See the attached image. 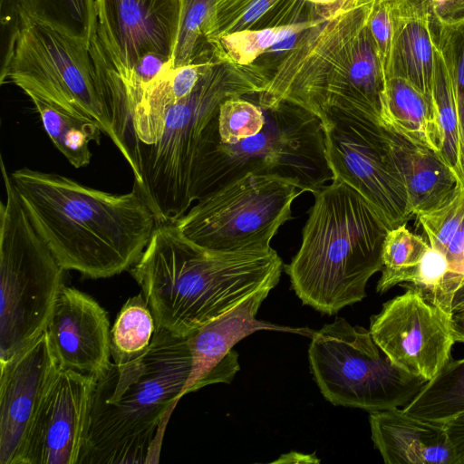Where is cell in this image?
I'll return each instance as SVG.
<instances>
[{
	"mask_svg": "<svg viewBox=\"0 0 464 464\" xmlns=\"http://www.w3.org/2000/svg\"><path fill=\"white\" fill-rule=\"evenodd\" d=\"M91 43L20 15L11 30L0 83L10 82L73 115L92 120L117 146Z\"/></svg>",
	"mask_w": 464,
	"mask_h": 464,
	"instance_id": "9c48e42d",
	"label": "cell"
},
{
	"mask_svg": "<svg viewBox=\"0 0 464 464\" xmlns=\"http://www.w3.org/2000/svg\"><path fill=\"white\" fill-rule=\"evenodd\" d=\"M5 200L0 204V364L46 329L63 272L33 226L1 159Z\"/></svg>",
	"mask_w": 464,
	"mask_h": 464,
	"instance_id": "52a82bcc",
	"label": "cell"
},
{
	"mask_svg": "<svg viewBox=\"0 0 464 464\" xmlns=\"http://www.w3.org/2000/svg\"><path fill=\"white\" fill-rule=\"evenodd\" d=\"M320 16L263 29H244L227 34L208 44L210 58L240 65L254 63L258 56L316 25Z\"/></svg>",
	"mask_w": 464,
	"mask_h": 464,
	"instance_id": "cb8c5ba5",
	"label": "cell"
},
{
	"mask_svg": "<svg viewBox=\"0 0 464 464\" xmlns=\"http://www.w3.org/2000/svg\"><path fill=\"white\" fill-rule=\"evenodd\" d=\"M314 195L300 248L285 269L304 304L333 315L366 296L369 279L382 270L389 228L339 178Z\"/></svg>",
	"mask_w": 464,
	"mask_h": 464,
	"instance_id": "277c9868",
	"label": "cell"
},
{
	"mask_svg": "<svg viewBox=\"0 0 464 464\" xmlns=\"http://www.w3.org/2000/svg\"><path fill=\"white\" fill-rule=\"evenodd\" d=\"M1 23L11 30L18 21L17 0H0Z\"/></svg>",
	"mask_w": 464,
	"mask_h": 464,
	"instance_id": "f35d334b",
	"label": "cell"
},
{
	"mask_svg": "<svg viewBox=\"0 0 464 464\" xmlns=\"http://www.w3.org/2000/svg\"><path fill=\"white\" fill-rule=\"evenodd\" d=\"M282 269L273 248L213 252L188 239L175 223H160L130 272L156 327L188 337L255 292L273 289Z\"/></svg>",
	"mask_w": 464,
	"mask_h": 464,
	"instance_id": "7a4b0ae2",
	"label": "cell"
},
{
	"mask_svg": "<svg viewBox=\"0 0 464 464\" xmlns=\"http://www.w3.org/2000/svg\"><path fill=\"white\" fill-rule=\"evenodd\" d=\"M0 368V463L19 464L34 417L61 369L47 330Z\"/></svg>",
	"mask_w": 464,
	"mask_h": 464,
	"instance_id": "2e32d148",
	"label": "cell"
},
{
	"mask_svg": "<svg viewBox=\"0 0 464 464\" xmlns=\"http://www.w3.org/2000/svg\"><path fill=\"white\" fill-rule=\"evenodd\" d=\"M432 30L454 92L459 130L460 168L464 182V22L449 26L432 24Z\"/></svg>",
	"mask_w": 464,
	"mask_h": 464,
	"instance_id": "4dcf8cb0",
	"label": "cell"
},
{
	"mask_svg": "<svg viewBox=\"0 0 464 464\" xmlns=\"http://www.w3.org/2000/svg\"><path fill=\"white\" fill-rule=\"evenodd\" d=\"M402 411L414 418L440 423L464 411V357H451Z\"/></svg>",
	"mask_w": 464,
	"mask_h": 464,
	"instance_id": "d4e9b609",
	"label": "cell"
},
{
	"mask_svg": "<svg viewBox=\"0 0 464 464\" xmlns=\"http://www.w3.org/2000/svg\"><path fill=\"white\" fill-rule=\"evenodd\" d=\"M304 192L295 180L247 173L200 198L175 224L209 251L269 250L280 227L292 218V203Z\"/></svg>",
	"mask_w": 464,
	"mask_h": 464,
	"instance_id": "8fae6325",
	"label": "cell"
},
{
	"mask_svg": "<svg viewBox=\"0 0 464 464\" xmlns=\"http://www.w3.org/2000/svg\"><path fill=\"white\" fill-rule=\"evenodd\" d=\"M371 8L372 1L321 10L320 22L298 36L263 91L256 94V102L273 108L288 102L321 121L333 110L363 114L353 80L352 50Z\"/></svg>",
	"mask_w": 464,
	"mask_h": 464,
	"instance_id": "ba28073f",
	"label": "cell"
},
{
	"mask_svg": "<svg viewBox=\"0 0 464 464\" xmlns=\"http://www.w3.org/2000/svg\"><path fill=\"white\" fill-rule=\"evenodd\" d=\"M382 126L395 130L417 144L440 151L433 102L402 78L386 79Z\"/></svg>",
	"mask_w": 464,
	"mask_h": 464,
	"instance_id": "7402d4cb",
	"label": "cell"
},
{
	"mask_svg": "<svg viewBox=\"0 0 464 464\" xmlns=\"http://www.w3.org/2000/svg\"><path fill=\"white\" fill-rule=\"evenodd\" d=\"M315 5L318 9H335L342 7L350 3L358 2L359 0H303ZM359 3V2H358Z\"/></svg>",
	"mask_w": 464,
	"mask_h": 464,
	"instance_id": "60d3db41",
	"label": "cell"
},
{
	"mask_svg": "<svg viewBox=\"0 0 464 464\" xmlns=\"http://www.w3.org/2000/svg\"><path fill=\"white\" fill-rule=\"evenodd\" d=\"M271 290L263 288L255 292L187 337L191 353V372L181 396L208 384L230 383L239 371L238 355L232 348L256 331L273 330L301 334L312 333L256 318L261 304Z\"/></svg>",
	"mask_w": 464,
	"mask_h": 464,
	"instance_id": "e0dca14e",
	"label": "cell"
},
{
	"mask_svg": "<svg viewBox=\"0 0 464 464\" xmlns=\"http://www.w3.org/2000/svg\"><path fill=\"white\" fill-rule=\"evenodd\" d=\"M333 178L354 188L389 229L414 215L383 126L354 111L333 110L322 121Z\"/></svg>",
	"mask_w": 464,
	"mask_h": 464,
	"instance_id": "7c38bea8",
	"label": "cell"
},
{
	"mask_svg": "<svg viewBox=\"0 0 464 464\" xmlns=\"http://www.w3.org/2000/svg\"><path fill=\"white\" fill-rule=\"evenodd\" d=\"M383 304L371 317L379 348L403 372L431 381L451 358L456 343L451 318L415 287Z\"/></svg>",
	"mask_w": 464,
	"mask_h": 464,
	"instance_id": "4fadbf2b",
	"label": "cell"
},
{
	"mask_svg": "<svg viewBox=\"0 0 464 464\" xmlns=\"http://www.w3.org/2000/svg\"><path fill=\"white\" fill-rule=\"evenodd\" d=\"M417 218L430 246L443 254L464 218V187L440 208Z\"/></svg>",
	"mask_w": 464,
	"mask_h": 464,
	"instance_id": "d6a6232c",
	"label": "cell"
},
{
	"mask_svg": "<svg viewBox=\"0 0 464 464\" xmlns=\"http://www.w3.org/2000/svg\"><path fill=\"white\" fill-rule=\"evenodd\" d=\"M429 246L422 237L410 231L406 224L389 229L382 245V276L376 291L383 294L397 285L411 284Z\"/></svg>",
	"mask_w": 464,
	"mask_h": 464,
	"instance_id": "4316f807",
	"label": "cell"
},
{
	"mask_svg": "<svg viewBox=\"0 0 464 464\" xmlns=\"http://www.w3.org/2000/svg\"><path fill=\"white\" fill-rule=\"evenodd\" d=\"M372 0H359V3H368ZM394 14L410 15V14H429L424 0H386Z\"/></svg>",
	"mask_w": 464,
	"mask_h": 464,
	"instance_id": "74e56055",
	"label": "cell"
},
{
	"mask_svg": "<svg viewBox=\"0 0 464 464\" xmlns=\"http://www.w3.org/2000/svg\"><path fill=\"white\" fill-rule=\"evenodd\" d=\"M96 379L61 368L30 426L19 464H78Z\"/></svg>",
	"mask_w": 464,
	"mask_h": 464,
	"instance_id": "5bb4252c",
	"label": "cell"
},
{
	"mask_svg": "<svg viewBox=\"0 0 464 464\" xmlns=\"http://www.w3.org/2000/svg\"><path fill=\"white\" fill-rule=\"evenodd\" d=\"M43 126L55 147L75 168L90 163V142L100 144L99 125L92 120L73 115L35 96H29Z\"/></svg>",
	"mask_w": 464,
	"mask_h": 464,
	"instance_id": "603a6c76",
	"label": "cell"
},
{
	"mask_svg": "<svg viewBox=\"0 0 464 464\" xmlns=\"http://www.w3.org/2000/svg\"><path fill=\"white\" fill-rule=\"evenodd\" d=\"M190 372L187 337L158 327L140 357L111 362L96 380L78 464L158 462L165 427Z\"/></svg>",
	"mask_w": 464,
	"mask_h": 464,
	"instance_id": "3957f363",
	"label": "cell"
},
{
	"mask_svg": "<svg viewBox=\"0 0 464 464\" xmlns=\"http://www.w3.org/2000/svg\"><path fill=\"white\" fill-rule=\"evenodd\" d=\"M431 23L455 25L464 22V0H424Z\"/></svg>",
	"mask_w": 464,
	"mask_h": 464,
	"instance_id": "e575fe53",
	"label": "cell"
},
{
	"mask_svg": "<svg viewBox=\"0 0 464 464\" xmlns=\"http://www.w3.org/2000/svg\"><path fill=\"white\" fill-rule=\"evenodd\" d=\"M281 0H256L229 26L227 33L250 29Z\"/></svg>",
	"mask_w": 464,
	"mask_h": 464,
	"instance_id": "d590c367",
	"label": "cell"
},
{
	"mask_svg": "<svg viewBox=\"0 0 464 464\" xmlns=\"http://www.w3.org/2000/svg\"><path fill=\"white\" fill-rule=\"evenodd\" d=\"M180 0H95L96 35L125 76L148 53L171 59Z\"/></svg>",
	"mask_w": 464,
	"mask_h": 464,
	"instance_id": "9a60e30c",
	"label": "cell"
},
{
	"mask_svg": "<svg viewBox=\"0 0 464 464\" xmlns=\"http://www.w3.org/2000/svg\"><path fill=\"white\" fill-rule=\"evenodd\" d=\"M311 372L336 406L382 411L408 404L428 382L395 366L370 330L338 317L311 335Z\"/></svg>",
	"mask_w": 464,
	"mask_h": 464,
	"instance_id": "30bf717a",
	"label": "cell"
},
{
	"mask_svg": "<svg viewBox=\"0 0 464 464\" xmlns=\"http://www.w3.org/2000/svg\"><path fill=\"white\" fill-rule=\"evenodd\" d=\"M372 440L387 464H456L444 423L392 408L369 412Z\"/></svg>",
	"mask_w": 464,
	"mask_h": 464,
	"instance_id": "d6986e66",
	"label": "cell"
},
{
	"mask_svg": "<svg viewBox=\"0 0 464 464\" xmlns=\"http://www.w3.org/2000/svg\"><path fill=\"white\" fill-rule=\"evenodd\" d=\"M156 324L142 294L128 299L111 329V353L115 363L140 357L150 346Z\"/></svg>",
	"mask_w": 464,
	"mask_h": 464,
	"instance_id": "484cf974",
	"label": "cell"
},
{
	"mask_svg": "<svg viewBox=\"0 0 464 464\" xmlns=\"http://www.w3.org/2000/svg\"><path fill=\"white\" fill-rule=\"evenodd\" d=\"M454 450L456 464H464V411L444 422Z\"/></svg>",
	"mask_w": 464,
	"mask_h": 464,
	"instance_id": "8d00e7d4",
	"label": "cell"
},
{
	"mask_svg": "<svg viewBox=\"0 0 464 464\" xmlns=\"http://www.w3.org/2000/svg\"><path fill=\"white\" fill-rule=\"evenodd\" d=\"M17 12L90 43L96 34L95 0H17Z\"/></svg>",
	"mask_w": 464,
	"mask_h": 464,
	"instance_id": "83f0119b",
	"label": "cell"
},
{
	"mask_svg": "<svg viewBox=\"0 0 464 464\" xmlns=\"http://www.w3.org/2000/svg\"><path fill=\"white\" fill-rule=\"evenodd\" d=\"M367 25L384 70L395 30V16L386 0H372Z\"/></svg>",
	"mask_w": 464,
	"mask_h": 464,
	"instance_id": "836d02e7",
	"label": "cell"
},
{
	"mask_svg": "<svg viewBox=\"0 0 464 464\" xmlns=\"http://www.w3.org/2000/svg\"><path fill=\"white\" fill-rule=\"evenodd\" d=\"M10 177L33 226L62 267L88 278L130 270L159 224L134 188L114 194L27 167Z\"/></svg>",
	"mask_w": 464,
	"mask_h": 464,
	"instance_id": "6da1fadb",
	"label": "cell"
},
{
	"mask_svg": "<svg viewBox=\"0 0 464 464\" xmlns=\"http://www.w3.org/2000/svg\"><path fill=\"white\" fill-rule=\"evenodd\" d=\"M61 368L98 380L111 361L110 322L90 295L63 285L46 327Z\"/></svg>",
	"mask_w": 464,
	"mask_h": 464,
	"instance_id": "ac0fdd59",
	"label": "cell"
},
{
	"mask_svg": "<svg viewBox=\"0 0 464 464\" xmlns=\"http://www.w3.org/2000/svg\"><path fill=\"white\" fill-rule=\"evenodd\" d=\"M266 122L264 109L244 96L225 100L217 116L218 139L224 144H237L257 134Z\"/></svg>",
	"mask_w": 464,
	"mask_h": 464,
	"instance_id": "1f68e13d",
	"label": "cell"
},
{
	"mask_svg": "<svg viewBox=\"0 0 464 464\" xmlns=\"http://www.w3.org/2000/svg\"><path fill=\"white\" fill-rule=\"evenodd\" d=\"M216 0H180L179 26L171 55L172 69L209 60L205 28Z\"/></svg>",
	"mask_w": 464,
	"mask_h": 464,
	"instance_id": "f546056e",
	"label": "cell"
},
{
	"mask_svg": "<svg viewBox=\"0 0 464 464\" xmlns=\"http://www.w3.org/2000/svg\"><path fill=\"white\" fill-rule=\"evenodd\" d=\"M432 99L440 134V154L455 172L460 185L464 187L460 168L459 130L456 102L446 64L437 45Z\"/></svg>",
	"mask_w": 464,
	"mask_h": 464,
	"instance_id": "f1b7e54d",
	"label": "cell"
},
{
	"mask_svg": "<svg viewBox=\"0 0 464 464\" xmlns=\"http://www.w3.org/2000/svg\"><path fill=\"white\" fill-rule=\"evenodd\" d=\"M384 128L413 215L418 217L442 207L462 187L455 172L436 150Z\"/></svg>",
	"mask_w": 464,
	"mask_h": 464,
	"instance_id": "ffe728a7",
	"label": "cell"
},
{
	"mask_svg": "<svg viewBox=\"0 0 464 464\" xmlns=\"http://www.w3.org/2000/svg\"><path fill=\"white\" fill-rule=\"evenodd\" d=\"M385 79L402 78L433 102L436 43L429 14L396 15ZM434 104V103H433Z\"/></svg>",
	"mask_w": 464,
	"mask_h": 464,
	"instance_id": "44dd1931",
	"label": "cell"
},
{
	"mask_svg": "<svg viewBox=\"0 0 464 464\" xmlns=\"http://www.w3.org/2000/svg\"><path fill=\"white\" fill-rule=\"evenodd\" d=\"M263 109V129L233 145L218 140L216 116L206 134L196 170L195 201L247 173L282 176L297 181L305 192L313 194L333 179L321 120L288 102Z\"/></svg>",
	"mask_w": 464,
	"mask_h": 464,
	"instance_id": "8992f818",
	"label": "cell"
},
{
	"mask_svg": "<svg viewBox=\"0 0 464 464\" xmlns=\"http://www.w3.org/2000/svg\"><path fill=\"white\" fill-rule=\"evenodd\" d=\"M451 324L456 342L464 343V309L452 315Z\"/></svg>",
	"mask_w": 464,
	"mask_h": 464,
	"instance_id": "ab89813d",
	"label": "cell"
},
{
	"mask_svg": "<svg viewBox=\"0 0 464 464\" xmlns=\"http://www.w3.org/2000/svg\"><path fill=\"white\" fill-rule=\"evenodd\" d=\"M270 74L264 66L211 60L193 92L167 112L158 141L136 149L134 185L158 223H175L191 208L194 179L210 124L227 99L263 91Z\"/></svg>",
	"mask_w": 464,
	"mask_h": 464,
	"instance_id": "5b68a950",
	"label": "cell"
}]
</instances>
